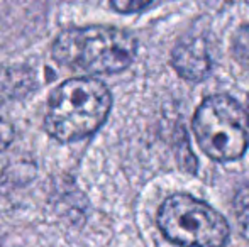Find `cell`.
<instances>
[{
    "instance_id": "obj_1",
    "label": "cell",
    "mask_w": 249,
    "mask_h": 247,
    "mask_svg": "<svg viewBox=\"0 0 249 247\" xmlns=\"http://www.w3.org/2000/svg\"><path fill=\"white\" fill-rule=\"evenodd\" d=\"M51 53L59 65L70 69L108 75L131 66L138 53V41L131 33L117 27H71L56 37Z\"/></svg>"
},
{
    "instance_id": "obj_2",
    "label": "cell",
    "mask_w": 249,
    "mask_h": 247,
    "mask_svg": "<svg viewBox=\"0 0 249 247\" xmlns=\"http://www.w3.org/2000/svg\"><path fill=\"white\" fill-rule=\"evenodd\" d=\"M110 107L112 95L104 82L92 76L66 80L50 95L44 129L56 141H80L99 131Z\"/></svg>"
},
{
    "instance_id": "obj_3",
    "label": "cell",
    "mask_w": 249,
    "mask_h": 247,
    "mask_svg": "<svg viewBox=\"0 0 249 247\" xmlns=\"http://www.w3.org/2000/svg\"><path fill=\"white\" fill-rule=\"evenodd\" d=\"M194 132L203 152L213 161L239 159L249 146L248 112L229 95H212L198 105Z\"/></svg>"
},
{
    "instance_id": "obj_4",
    "label": "cell",
    "mask_w": 249,
    "mask_h": 247,
    "mask_svg": "<svg viewBox=\"0 0 249 247\" xmlns=\"http://www.w3.org/2000/svg\"><path fill=\"white\" fill-rule=\"evenodd\" d=\"M156 220L161 234L180 247H224L229 241L231 229L226 218L192 195L168 197Z\"/></svg>"
},
{
    "instance_id": "obj_5",
    "label": "cell",
    "mask_w": 249,
    "mask_h": 247,
    "mask_svg": "<svg viewBox=\"0 0 249 247\" xmlns=\"http://www.w3.org/2000/svg\"><path fill=\"white\" fill-rule=\"evenodd\" d=\"M171 66L188 82H202L207 78L212 69L207 41L200 36L181 37L171 51Z\"/></svg>"
},
{
    "instance_id": "obj_6",
    "label": "cell",
    "mask_w": 249,
    "mask_h": 247,
    "mask_svg": "<svg viewBox=\"0 0 249 247\" xmlns=\"http://www.w3.org/2000/svg\"><path fill=\"white\" fill-rule=\"evenodd\" d=\"M232 212L241 234L249 241V183L236 191L232 200Z\"/></svg>"
},
{
    "instance_id": "obj_7",
    "label": "cell",
    "mask_w": 249,
    "mask_h": 247,
    "mask_svg": "<svg viewBox=\"0 0 249 247\" xmlns=\"http://www.w3.org/2000/svg\"><path fill=\"white\" fill-rule=\"evenodd\" d=\"M232 56L239 65L249 68V22L241 26L232 37Z\"/></svg>"
},
{
    "instance_id": "obj_8",
    "label": "cell",
    "mask_w": 249,
    "mask_h": 247,
    "mask_svg": "<svg viewBox=\"0 0 249 247\" xmlns=\"http://www.w3.org/2000/svg\"><path fill=\"white\" fill-rule=\"evenodd\" d=\"M14 124L10 120L9 114H7L3 103L0 102V151L7 149L14 141Z\"/></svg>"
},
{
    "instance_id": "obj_9",
    "label": "cell",
    "mask_w": 249,
    "mask_h": 247,
    "mask_svg": "<svg viewBox=\"0 0 249 247\" xmlns=\"http://www.w3.org/2000/svg\"><path fill=\"white\" fill-rule=\"evenodd\" d=\"M153 0H110V7L119 14H136L151 5Z\"/></svg>"
},
{
    "instance_id": "obj_10",
    "label": "cell",
    "mask_w": 249,
    "mask_h": 247,
    "mask_svg": "<svg viewBox=\"0 0 249 247\" xmlns=\"http://www.w3.org/2000/svg\"><path fill=\"white\" fill-rule=\"evenodd\" d=\"M248 119H249V97H248Z\"/></svg>"
}]
</instances>
